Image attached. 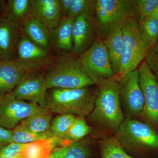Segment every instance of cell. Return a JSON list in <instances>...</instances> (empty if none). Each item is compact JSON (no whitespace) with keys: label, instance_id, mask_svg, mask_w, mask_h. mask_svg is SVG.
<instances>
[{"label":"cell","instance_id":"33","mask_svg":"<svg viewBox=\"0 0 158 158\" xmlns=\"http://www.w3.org/2000/svg\"><path fill=\"white\" fill-rule=\"evenodd\" d=\"M13 142L12 131L0 127V151L3 148Z\"/></svg>","mask_w":158,"mask_h":158},{"label":"cell","instance_id":"21","mask_svg":"<svg viewBox=\"0 0 158 158\" xmlns=\"http://www.w3.org/2000/svg\"><path fill=\"white\" fill-rule=\"evenodd\" d=\"M51 113L47 108H42L24 119L19 124L26 129L37 134L51 132L52 119Z\"/></svg>","mask_w":158,"mask_h":158},{"label":"cell","instance_id":"34","mask_svg":"<svg viewBox=\"0 0 158 158\" xmlns=\"http://www.w3.org/2000/svg\"><path fill=\"white\" fill-rule=\"evenodd\" d=\"M72 0H59L61 19L67 17L70 10Z\"/></svg>","mask_w":158,"mask_h":158},{"label":"cell","instance_id":"20","mask_svg":"<svg viewBox=\"0 0 158 158\" xmlns=\"http://www.w3.org/2000/svg\"><path fill=\"white\" fill-rule=\"evenodd\" d=\"M49 158H94L93 148L90 141L82 140L54 150Z\"/></svg>","mask_w":158,"mask_h":158},{"label":"cell","instance_id":"1","mask_svg":"<svg viewBox=\"0 0 158 158\" xmlns=\"http://www.w3.org/2000/svg\"><path fill=\"white\" fill-rule=\"evenodd\" d=\"M94 106L88 116L91 127L102 135H114L125 119L116 76L97 85ZM103 136V137H104Z\"/></svg>","mask_w":158,"mask_h":158},{"label":"cell","instance_id":"6","mask_svg":"<svg viewBox=\"0 0 158 158\" xmlns=\"http://www.w3.org/2000/svg\"><path fill=\"white\" fill-rule=\"evenodd\" d=\"M95 19L98 37L129 18H136V0H96Z\"/></svg>","mask_w":158,"mask_h":158},{"label":"cell","instance_id":"7","mask_svg":"<svg viewBox=\"0 0 158 158\" xmlns=\"http://www.w3.org/2000/svg\"><path fill=\"white\" fill-rule=\"evenodd\" d=\"M79 56L85 73L94 85L97 86L116 76L106 48L102 40L99 37Z\"/></svg>","mask_w":158,"mask_h":158},{"label":"cell","instance_id":"36","mask_svg":"<svg viewBox=\"0 0 158 158\" xmlns=\"http://www.w3.org/2000/svg\"><path fill=\"white\" fill-rule=\"evenodd\" d=\"M0 158H6L5 157L3 156H0Z\"/></svg>","mask_w":158,"mask_h":158},{"label":"cell","instance_id":"35","mask_svg":"<svg viewBox=\"0 0 158 158\" xmlns=\"http://www.w3.org/2000/svg\"><path fill=\"white\" fill-rule=\"evenodd\" d=\"M150 16L158 20V4Z\"/></svg>","mask_w":158,"mask_h":158},{"label":"cell","instance_id":"37","mask_svg":"<svg viewBox=\"0 0 158 158\" xmlns=\"http://www.w3.org/2000/svg\"><path fill=\"white\" fill-rule=\"evenodd\" d=\"M2 2V1H0V6H1V3H2V2Z\"/></svg>","mask_w":158,"mask_h":158},{"label":"cell","instance_id":"3","mask_svg":"<svg viewBox=\"0 0 158 158\" xmlns=\"http://www.w3.org/2000/svg\"><path fill=\"white\" fill-rule=\"evenodd\" d=\"M48 89H72L94 85L85 73L80 57L64 55L53 58L45 66Z\"/></svg>","mask_w":158,"mask_h":158},{"label":"cell","instance_id":"15","mask_svg":"<svg viewBox=\"0 0 158 158\" xmlns=\"http://www.w3.org/2000/svg\"><path fill=\"white\" fill-rule=\"evenodd\" d=\"M31 17L55 28L61 19L59 0H31Z\"/></svg>","mask_w":158,"mask_h":158},{"label":"cell","instance_id":"23","mask_svg":"<svg viewBox=\"0 0 158 158\" xmlns=\"http://www.w3.org/2000/svg\"><path fill=\"white\" fill-rule=\"evenodd\" d=\"M98 144L101 158H135L127 152L114 135L102 137Z\"/></svg>","mask_w":158,"mask_h":158},{"label":"cell","instance_id":"31","mask_svg":"<svg viewBox=\"0 0 158 158\" xmlns=\"http://www.w3.org/2000/svg\"><path fill=\"white\" fill-rule=\"evenodd\" d=\"M144 61L158 81V39L148 51Z\"/></svg>","mask_w":158,"mask_h":158},{"label":"cell","instance_id":"12","mask_svg":"<svg viewBox=\"0 0 158 158\" xmlns=\"http://www.w3.org/2000/svg\"><path fill=\"white\" fill-rule=\"evenodd\" d=\"M49 51L40 47L25 34H22L18 44L15 59L35 72L45 67L52 59Z\"/></svg>","mask_w":158,"mask_h":158},{"label":"cell","instance_id":"17","mask_svg":"<svg viewBox=\"0 0 158 158\" xmlns=\"http://www.w3.org/2000/svg\"><path fill=\"white\" fill-rule=\"evenodd\" d=\"M122 23L110 29L103 39L116 76L119 72L123 48Z\"/></svg>","mask_w":158,"mask_h":158},{"label":"cell","instance_id":"11","mask_svg":"<svg viewBox=\"0 0 158 158\" xmlns=\"http://www.w3.org/2000/svg\"><path fill=\"white\" fill-rule=\"evenodd\" d=\"M48 89L44 77L30 72L23 77L11 93L18 99L29 101L46 108Z\"/></svg>","mask_w":158,"mask_h":158},{"label":"cell","instance_id":"19","mask_svg":"<svg viewBox=\"0 0 158 158\" xmlns=\"http://www.w3.org/2000/svg\"><path fill=\"white\" fill-rule=\"evenodd\" d=\"M25 35L31 41L42 48L50 50V29L42 23L30 18L21 26Z\"/></svg>","mask_w":158,"mask_h":158},{"label":"cell","instance_id":"9","mask_svg":"<svg viewBox=\"0 0 158 158\" xmlns=\"http://www.w3.org/2000/svg\"><path fill=\"white\" fill-rule=\"evenodd\" d=\"M138 69L144 102L141 120L158 131V81L144 61L141 62Z\"/></svg>","mask_w":158,"mask_h":158},{"label":"cell","instance_id":"16","mask_svg":"<svg viewBox=\"0 0 158 158\" xmlns=\"http://www.w3.org/2000/svg\"><path fill=\"white\" fill-rule=\"evenodd\" d=\"M94 29L84 16L78 15L75 18L72 26L73 55L79 56L92 45Z\"/></svg>","mask_w":158,"mask_h":158},{"label":"cell","instance_id":"4","mask_svg":"<svg viewBox=\"0 0 158 158\" xmlns=\"http://www.w3.org/2000/svg\"><path fill=\"white\" fill-rule=\"evenodd\" d=\"M90 87L52 88L47 93L46 108L51 113L58 114L88 116L93 110L96 98V89Z\"/></svg>","mask_w":158,"mask_h":158},{"label":"cell","instance_id":"5","mask_svg":"<svg viewBox=\"0 0 158 158\" xmlns=\"http://www.w3.org/2000/svg\"><path fill=\"white\" fill-rule=\"evenodd\" d=\"M123 48L120 69L116 77H124L137 69L145 58L148 50L144 46L138 33V22L135 18H129L122 23Z\"/></svg>","mask_w":158,"mask_h":158},{"label":"cell","instance_id":"28","mask_svg":"<svg viewBox=\"0 0 158 158\" xmlns=\"http://www.w3.org/2000/svg\"><path fill=\"white\" fill-rule=\"evenodd\" d=\"M77 116L71 114H59L52 118L50 132L53 137L61 140L65 136Z\"/></svg>","mask_w":158,"mask_h":158},{"label":"cell","instance_id":"10","mask_svg":"<svg viewBox=\"0 0 158 158\" xmlns=\"http://www.w3.org/2000/svg\"><path fill=\"white\" fill-rule=\"evenodd\" d=\"M37 104L18 99L11 92L0 96V127L11 130L41 110Z\"/></svg>","mask_w":158,"mask_h":158},{"label":"cell","instance_id":"29","mask_svg":"<svg viewBox=\"0 0 158 158\" xmlns=\"http://www.w3.org/2000/svg\"><path fill=\"white\" fill-rule=\"evenodd\" d=\"M11 131L13 142L19 144H27L41 139L53 138L51 132L37 134L26 129L20 124Z\"/></svg>","mask_w":158,"mask_h":158},{"label":"cell","instance_id":"26","mask_svg":"<svg viewBox=\"0 0 158 158\" xmlns=\"http://www.w3.org/2000/svg\"><path fill=\"white\" fill-rule=\"evenodd\" d=\"M56 138L41 139L25 144L24 154L25 158H49L54 147Z\"/></svg>","mask_w":158,"mask_h":158},{"label":"cell","instance_id":"32","mask_svg":"<svg viewBox=\"0 0 158 158\" xmlns=\"http://www.w3.org/2000/svg\"><path fill=\"white\" fill-rule=\"evenodd\" d=\"M25 144L11 143L3 148L0 151V156L6 158H25L24 154Z\"/></svg>","mask_w":158,"mask_h":158},{"label":"cell","instance_id":"18","mask_svg":"<svg viewBox=\"0 0 158 158\" xmlns=\"http://www.w3.org/2000/svg\"><path fill=\"white\" fill-rule=\"evenodd\" d=\"M74 18H62L55 28L50 29L51 47L65 52H72V26Z\"/></svg>","mask_w":158,"mask_h":158},{"label":"cell","instance_id":"8","mask_svg":"<svg viewBox=\"0 0 158 158\" xmlns=\"http://www.w3.org/2000/svg\"><path fill=\"white\" fill-rule=\"evenodd\" d=\"M118 81L119 99L125 118L141 120L144 102L138 69L118 79Z\"/></svg>","mask_w":158,"mask_h":158},{"label":"cell","instance_id":"25","mask_svg":"<svg viewBox=\"0 0 158 158\" xmlns=\"http://www.w3.org/2000/svg\"><path fill=\"white\" fill-rule=\"evenodd\" d=\"M96 0H72L67 17L75 18L81 15L87 19L96 29Z\"/></svg>","mask_w":158,"mask_h":158},{"label":"cell","instance_id":"27","mask_svg":"<svg viewBox=\"0 0 158 158\" xmlns=\"http://www.w3.org/2000/svg\"><path fill=\"white\" fill-rule=\"evenodd\" d=\"M93 131V128L88 124L85 117L77 116L70 128L60 140L65 141L67 143L66 145H68L83 140Z\"/></svg>","mask_w":158,"mask_h":158},{"label":"cell","instance_id":"30","mask_svg":"<svg viewBox=\"0 0 158 158\" xmlns=\"http://www.w3.org/2000/svg\"><path fill=\"white\" fill-rule=\"evenodd\" d=\"M158 4V0H136V20L150 16Z\"/></svg>","mask_w":158,"mask_h":158},{"label":"cell","instance_id":"14","mask_svg":"<svg viewBox=\"0 0 158 158\" xmlns=\"http://www.w3.org/2000/svg\"><path fill=\"white\" fill-rule=\"evenodd\" d=\"M34 72L16 59L0 60V96L11 92L23 77Z\"/></svg>","mask_w":158,"mask_h":158},{"label":"cell","instance_id":"24","mask_svg":"<svg viewBox=\"0 0 158 158\" xmlns=\"http://www.w3.org/2000/svg\"><path fill=\"white\" fill-rule=\"evenodd\" d=\"M137 21L139 35L148 50L158 39V20L149 16Z\"/></svg>","mask_w":158,"mask_h":158},{"label":"cell","instance_id":"13","mask_svg":"<svg viewBox=\"0 0 158 158\" xmlns=\"http://www.w3.org/2000/svg\"><path fill=\"white\" fill-rule=\"evenodd\" d=\"M21 27L5 17L0 18V60L15 59Z\"/></svg>","mask_w":158,"mask_h":158},{"label":"cell","instance_id":"2","mask_svg":"<svg viewBox=\"0 0 158 158\" xmlns=\"http://www.w3.org/2000/svg\"><path fill=\"white\" fill-rule=\"evenodd\" d=\"M114 136L123 149L134 157L158 156V131L145 122L125 118Z\"/></svg>","mask_w":158,"mask_h":158},{"label":"cell","instance_id":"22","mask_svg":"<svg viewBox=\"0 0 158 158\" xmlns=\"http://www.w3.org/2000/svg\"><path fill=\"white\" fill-rule=\"evenodd\" d=\"M31 0H9L4 8V17L21 26L31 18Z\"/></svg>","mask_w":158,"mask_h":158}]
</instances>
